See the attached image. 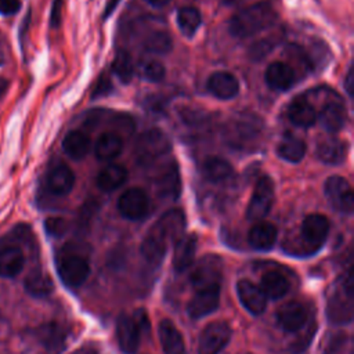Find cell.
<instances>
[{"label":"cell","instance_id":"43","mask_svg":"<svg viewBox=\"0 0 354 354\" xmlns=\"http://www.w3.org/2000/svg\"><path fill=\"white\" fill-rule=\"evenodd\" d=\"M21 1L19 0H0V14L1 15H14L19 11Z\"/></svg>","mask_w":354,"mask_h":354},{"label":"cell","instance_id":"48","mask_svg":"<svg viewBox=\"0 0 354 354\" xmlns=\"http://www.w3.org/2000/svg\"><path fill=\"white\" fill-rule=\"evenodd\" d=\"M8 86H10L8 80H7V79H3V77H0V98H3V95L7 93V90H8Z\"/></svg>","mask_w":354,"mask_h":354},{"label":"cell","instance_id":"15","mask_svg":"<svg viewBox=\"0 0 354 354\" xmlns=\"http://www.w3.org/2000/svg\"><path fill=\"white\" fill-rule=\"evenodd\" d=\"M277 322L285 332H299L307 322V310L299 301H288L279 307L277 313Z\"/></svg>","mask_w":354,"mask_h":354},{"label":"cell","instance_id":"11","mask_svg":"<svg viewBox=\"0 0 354 354\" xmlns=\"http://www.w3.org/2000/svg\"><path fill=\"white\" fill-rule=\"evenodd\" d=\"M220 285H210L198 289L187 306V313L191 318H202L216 311L220 304Z\"/></svg>","mask_w":354,"mask_h":354},{"label":"cell","instance_id":"10","mask_svg":"<svg viewBox=\"0 0 354 354\" xmlns=\"http://www.w3.org/2000/svg\"><path fill=\"white\" fill-rule=\"evenodd\" d=\"M300 232L301 239L308 250L315 252L324 245L329 234V220L324 214H308L301 223Z\"/></svg>","mask_w":354,"mask_h":354},{"label":"cell","instance_id":"5","mask_svg":"<svg viewBox=\"0 0 354 354\" xmlns=\"http://www.w3.org/2000/svg\"><path fill=\"white\" fill-rule=\"evenodd\" d=\"M274 199V181L268 176H261L254 185L252 198L246 207V218L250 221H261L270 213Z\"/></svg>","mask_w":354,"mask_h":354},{"label":"cell","instance_id":"51","mask_svg":"<svg viewBox=\"0 0 354 354\" xmlns=\"http://www.w3.org/2000/svg\"><path fill=\"white\" fill-rule=\"evenodd\" d=\"M3 64V55H1V53H0V65Z\"/></svg>","mask_w":354,"mask_h":354},{"label":"cell","instance_id":"12","mask_svg":"<svg viewBox=\"0 0 354 354\" xmlns=\"http://www.w3.org/2000/svg\"><path fill=\"white\" fill-rule=\"evenodd\" d=\"M261 122L250 115V116H241L238 120H231L230 126L227 127V137L232 145H245L256 140V137L261 131Z\"/></svg>","mask_w":354,"mask_h":354},{"label":"cell","instance_id":"28","mask_svg":"<svg viewBox=\"0 0 354 354\" xmlns=\"http://www.w3.org/2000/svg\"><path fill=\"white\" fill-rule=\"evenodd\" d=\"M123 151V140L115 131H104L97 138L94 145V153L100 160H112L118 158Z\"/></svg>","mask_w":354,"mask_h":354},{"label":"cell","instance_id":"19","mask_svg":"<svg viewBox=\"0 0 354 354\" xmlns=\"http://www.w3.org/2000/svg\"><path fill=\"white\" fill-rule=\"evenodd\" d=\"M347 152V144L337 137H324L317 142L315 156L326 165H340Z\"/></svg>","mask_w":354,"mask_h":354},{"label":"cell","instance_id":"31","mask_svg":"<svg viewBox=\"0 0 354 354\" xmlns=\"http://www.w3.org/2000/svg\"><path fill=\"white\" fill-rule=\"evenodd\" d=\"M90 144V138L86 133L80 130H72L65 136L62 141V148L69 158L80 160L88 153Z\"/></svg>","mask_w":354,"mask_h":354},{"label":"cell","instance_id":"32","mask_svg":"<svg viewBox=\"0 0 354 354\" xmlns=\"http://www.w3.org/2000/svg\"><path fill=\"white\" fill-rule=\"evenodd\" d=\"M260 289L267 299L277 300L286 295V292L289 289V282L281 272L271 270V271H267L261 277Z\"/></svg>","mask_w":354,"mask_h":354},{"label":"cell","instance_id":"36","mask_svg":"<svg viewBox=\"0 0 354 354\" xmlns=\"http://www.w3.org/2000/svg\"><path fill=\"white\" fill-rule=\"evenodd\" d=\"M144 47L148 53L156 55H166L173 48V40L171 36L165 30H155L145 37Z\"/></svg>","mask_w":354,"mask_h":354},{"label":"cell","instance_id":"49","mask_svg":"<svg viewBox=\"0 0 354 354\" xmlns=\"http://www.w3.org/2000/svg\"><path fill=\"white\" fill-rule=\"evenodd\" d=\"M148 4H151L152 7H163V6H166L170 0H145Z\"/></svg>","mask_w":354,"mask_h":354},{"label":"cell","instance_id":"22","mask_svg":"<svg viewBox=\"0 0 354 354\" xmlns=\"http://www.w3.org/2000/svg\"><path fill=\"white\" fill-rule=\"evenodd\" d=\"M289 120L299 127H310L317 122V111L306 95H299L289 104Z\"/></svg>","mask_w":354,"mask_h":354},{"label":"cell","instance_id":"44","mask_svg":"<svg viewBox=\"0 0 354 354\" xmlns=\"http://www.w3.org/2000/svg\"><path fill=\"white\" fill-rule=\"evenodd\" d=\"M64 0H54L50 14V25L51 28H58L61 24V11H62Z\"/></svg>","mask_w":354,"mask_h":354},{"label":"cell","instance_id":"14","mask_svg":"<svg viewBox=\"0 0 354 354\" xmlns=\"http://www.w3.org/2000/svg\"><path fill=\"white\" fill-rule=\"evenodd\" d=\"M321 127L328 133H337L343 129L347 119V112L340 97L335 93L328 102L322 106L319 115H317Z\"/></svg>","mask_w":354,"mask_h":354},{"label":"cell","instance_id":"41","mask_svg":"<svg viewBox=\"0 0 354 354\" xmlns=\"http://www.w3.org/2000/svg\"><path fill=\"white\" fill-rule=\"evenodd\" d=\"M141 73L147 80L155 83V82L163 80V77L166 75V69H165L162 62L155 61V59H149V61H147L141 65Z\"/></svg>","mask_w":354,"mask_h":354},{"label":"cell","instance_id":"40","mask_svg":"<svg viewBox=\"0 0 354 354\" xmlns=\"http://www.w3.org/2000/svg\"><path fill=\"white\" fill-rule=\"evenodd\" d=\"M275 44H277V40L272 36L254 41L249 47V57H250V59L256 61V62L261 61L263 58H266L274 50Z\"/></svg>","mask_w":354,"mask_h":354},{"label":"cell","instance_id":"24","mask_svg":"<svg viewBox=\"0 0 354 354\" xmlns=\"http://www.w3.org/2000/svg\"><path fill=\"white\" fill-rule=\"evenodd\" d=\"M158 332L163 354H185L184 339L170 319H162Z\"/></svg>","mask_w":354,"mask_h":354},{"label":"cell","instance_id":"8","mask_svg":"<svg viewBox=\"0 0 354 354\" xmlns=\"http://www.w3.org/2000/svg\"><path fill=\"white\" fill-rule=\"evenodd\" d=\"M232 330L224 321L209 324L201 333L198 340V354H220L228 344Z\"/></svg>","mask_w":354,"mask_h":354},{"label":"cell","instance_id":"38","mask_svg":"<svg viewBox=\"0 0 354 354\" xmlns=\"http://www.w3.org/2000/svg\"><path fill=\"white\" fill-rule=\"evenodd\" d=\"M40 339L48 350H58L64 344L65 330L57 324H47L40 330Z\"/></svg>","mask_w":354,"mask_h":354},{"label":"cell","instance_id":"2","mask_svg":"<svg viewBox=\"0 0 354 354\" xmlns=\"http://www.w3.org/2000/svg\"><path fill=\"white\" fill-rule=\"evenodd\" d=\"M278 19V14L270 3L260 1L248 6L234 14L228 24V30L234 37H252L268 28Z\"/></svg>","mask_w":354,"mask_h":354},{"label":"cell","instance_id":"3","mask_svg":"<svg viewBox=\"0 0 354 354\" xmlns=\"http://www.w3.org/2000/svg\"><path fill=\"white\" fill-rule=\"evenodd\" d=\"M354 295H353V275L348 270L342 274L329 288L326 297V317L330 324L343 325L353 319Z\"/></svg>","mask_w":354,"mask_h":354},{"label":"cell","instance_id":"16","mask_svg":"<svg viewBox=\"0 0 354 354\" xmlns=\"http://www.w3.org/2000/svg\"><path fill=\"white\" fill-rule=\"evenodd\" d=\"M116 339L120 350L124 354H133L140 344V328L134 318L127 314H120L116 321Z\"/></svg>","mask_w":354,"mask_h":354},{"label":"cell","instance_id":"39","mask_svg":"<svg viewBox=\"0 0 354 354\" xmlns=\"http://www.w3.org/2000/svg\"><path fill=\"white\" fill-rule=\"evenodd\" d=\"M321 354H353L350 336L346 333H336L330 336Z\"/></svg>","mask_w":354,"mask_h":354},{"label":"cell","instance_id":"46","mask_svg":"<svg viewBox=\"0 0 354 354\" xmlns=\"http://www.w3.org/2000/svg\"><path fill=\"white\" fill-rule=\"evenodd\" d=\"M353 86H354V72H353V68L350 66L347 75H346V79H344V87H346V91L350 97H353Z\"/></svg>","mask_w":354,"mask_h":354},{"label":"cell","instance_id":"27","mask_svg":"<svg viewBox=\"0 0 354 354\" xmlns=\"http://www.w3.org/2000/svg\"><path fill=\"white\" fill-rule=\"evenodd\" d=\"M278 231L274 224L267 221H257L248 234V241L252 248L257 250H270L277 241Z\"/></svg>","mask_w":354,"mask_h":354},{"label":"cell","instance_id":"9","mask_svg":"<svg viewBox=\"0 0 354 354\" xmlns=\"http://www.w3.org/2000/svg\"><path fill=\"white\" fill-rule=\"evenodd\" d=\"M149 198L144 189L133 187L126 189L118 199V210L127 220H141L149 212Z\"/></svg>","mask_w":354,"mask_h":354},{"label":"cell","instance_id":"42","mask_svg":"<svg viewBox=\"0 0 354 354\" xmlns=\"http://www.w3.org/2000/svg\"><path fill=\"white\" fill-rule=\"evenodd\" d=\"M44 228L48 235L51 236H62L66 232L68 224L61 217H48L44 221Z\"/></svg>","mask_w":354,"mask_h":354},{"label":"cell","instance_id":"47","mask_svg":"<svg viewBox=\"0 0 354 354\" xmlns=\"http://www.w3.org/2000/svg\"><path fill=\"white\" fill-rule=\"evenodd\" d=\"M72 354H98V351L91 346H84V347L75 350Z\"/></svg>","mask_w":354,"mask_h":354},{"label":"cell","instance_id":"20","mask_svg":"<svg viewBox=\"0 0 354 354\" xmlns=\"http://www.w3.org/2000/svg\"><path fill=\"white\" fill-rule=\"evenodd\" d=\"M196 243H198V239H196L195 234L183 235L174 242L173 267L176 271L183 272L191 267V264L195 259Z\"/></svg>","mask_w":354,"mask_h":354},{"label":"cell","instance_id":"21","mask_svg":"<svg viewBox=\"0 0 354 354\" xmlns=\"http://www.w3.org/2000/svg\"><path fill=\"white\" fill-rule=\"evenodd\" d=\"M47 188L54 195H66L75 185L73 171L64 163L53 166L47 174Z\"/></svg>","mask_w":354,"mask_h":354},{"label":"cell","instance_id":"4","mask_svg":"<svg viewBox=\"0 0 354 354\" xmlns=\"http://www.w3.org/2000/svg\"><path fill=\"white\" fill-rule=\"evenodd\" d=\"M170 149L171 144L167 136L159 129H149L138 137L134 147V155L140 165L148 166L169 153Z\"/></svg>","mask_w":354,"mask_h":354},{"label":"cell","instance_id":"23","mask_svg":"<svg viewBox=\"0 0 354 354\" xmlns=\"http://www.w3.org/2000/svg\"><path fill=\"white\" fill-rule=\"evenodd\" d=\"M207 90L220 100H231L239 93V83L228 72H214L207 80Z\"/></svg>","mask_w":354,"mask_h":354},{"label":"cell","instance_id":"13","mask_svg":"<svg viewBox=\"0 0 354 354\" xmlns=\"http://www.w3.org/2000/svg\"><path fill=\"white\" fill-rule=\"evenodd\" d=\"M221 279V259L214 254L205 256L191 274V282L196 289L220 285Z\"/></svg>","mask_w":354,"mask_h":354},{"label":"cell","instance_id":"17","mask_svg":"<svg viewBox=\"0 0 354 354\" xmlns=\"http://www.w3.org/2000/svg\"><path fill=\"white\" fill-rule=\"evenodd\" d=\"M236 293L241 304L253 315L261 314L267 307V297L261 292L260 286L254 285L249 279H241L236 283Z\"/></svg>","mask_w":354,"mask_h":354},{"label":"cell","instance_id":"1","mask_svg":"<svg viewBox=\"0 0 354 354\" xmlns=\"http://www.w3.org/2000/svg\"><path fill=\"white\" fill-rule=\"evenodd\" d=\"M185 230V214L181 209H170L163 213L149 228L141 242V254L149 263L163 260L170 243H174Z\"/></svg>","mask_w":354,"mask_h":354},{"label":"cell","instance_id":"35","mask_svg":"<svg viewBox=\"0 0 354 354\" xmlns=\"http://www.w3.org/2000/svg\"><path fill=\"white\" fill-rule=\"evenodd\" d=\"M201 22H202L201 12L198 11V8L192 6L181 7L177 11V25L181 33L187 37H192L196 33V30L201 26Z\"/></svg>","mask_w":354,"mask_h":354},{"label":"cell","instance_id":"29","mask_svg":"<svg viewBox=\"0 0 354 354\" xmlns=\"http://www.w3.org/2000/svg\"><path fill=\"white\" fill-rule=\"evenodd\" d=\"M129 177V171L124 166L111 163L105 166L97 176V187L104 192H111L122 187Z\"/></svg>","mask_w":354,"mask_h":354},{"label":"cell","instance_id":"37","mask_svg":"<svg viewBox=\"0 0 354 354\" xmlns=\"http://www.w3.org/2000/svg\"><path fill=\"white\" fill-rule=\"evenodd\" d=\"M112 69L113 73L118 76V79L127 84L130 83V80L133 79L134 75V65H133V59L131 55L126 51V50H120L118 51L113 64H112Z\"/></svg>","mask_w":354,"mask_h":354},{"label":"cell","instance_id":"30","mask_svg":"<svg viewBox=\"0 0 354 354\" xmlns=\"http://www.w3.org/2000/svg\"><path fill=\"white\" fill-rule=\"evenodd\" d=\"M203 176L214 184H221L230 181L234 177V169L228 160L220 156H209L205 159L203 166Z\"/></svg>","mask_w":354,"mask_h":354},{"label":"cell","instance_id":"7","mask_svg":"<svg viewBox=\"0 0 354 354\" xmlns=\"http://www.w3.org/2000/svg\"><path fill=\"white\" fill-rule=\"evenodd\" d=\"M58 275L69 288L80 286L90 274L88 261L77 253H66L58 260Z\"/></svg>","mask_w":354,"mask_h":354},{"label":"cell","instance_id":"50","mask_svg":"<svg viewBox=\"0 0 354 354\" xmlns=\"http://www.w3.org/2000/svg\"><path fill=\"white\" fill-rule=\"evenodd\" d=\"M118 3H119V0H111L109 3H108V6H106V10H105V18L115 10V7L118 6Z\"/></svg>","mask_w":354,"mask_h":354},{"label":"cell","instance_id":"6","mask_svg":"<svg viewBox=\"0 0 354 354\" xmlns=\"http://www.w3.org/2000/svg\"><path fill=\"white\" fill-rule=\"evenodd\" d=\"M324 194L329 205L343 213L351 214L354 209V192L350 183L342 176H330L324 184Z\"/></svg>","mask_w":354,"mask_h":354},{"label":"cell","instance_id":"34","mask_svg":"<svg viewBox=\"0 0 354 354\" xmlns=\"http://www.w3.org/2000/svg\"><path fill=\"white\" fill-rule=\"evenodd\" d=\"M277 153L279 158H282L286 162L297 163L306 155V144L303 140H300L297 137L286 136L279 142V145L277 148Z\"/></svg>","mask_w":354,"mask_h":354},{"label":"cell","instance_id":"18","mask_svg":"<svg viewBox=\"0 0 354 354\" xmlns=\"http://www.w3.org/2000/svg\"><path fill=\"white\" fill-rule=\"evenodd\" d=\"M295 79H296V75L293 68L289 64L281 62V61L270 64L264 75V80L267 86L275 91L289 90L293 86Z\"/></svg>","mask_w":354,"mask_h":354},{"label":"cell","instance_id":"26","mask_svg":"<svg viewBox=\"0 0 354 354\" xmlns=\"http://www.w3.org/2000/svg\"><path fill=\"white\" fill-rule=\"evenodd\" d=\"M25 264L22 250L15 245H7L0 249V277H17Z\"/></svg>","mask_w":354,"mask_h":354},{"label":"cell","instance_id":"25","mask_svg":"<svg viewBox=\"0 0 354 354\" xmlns=\"http://www.w3.org/2000/svg\"><path fill=\"white\" fill-rule=\"evenodd\" d=\"M156 189L158 194L166 199H177L180 196L181 189V181H180V173L178 166L176 162H171L166 169L158 176L156 181Z\"/></svg>","mask_w":354,"mask_h":354},{"label":"cell","instance_id":"33","mask_svg":"<svg viewBox=\"0 0 354 354\" xmlns=\"http://www.w3.org/2000/svg\"><path fill=\"white\" fill-rule=\"evenodd\" d=\"M25 289L33 297H44L54 289L53 279L41 270H33L25 278Z\"/></svg>","mask_w":354,"mask_h":354},{"label":"cell","instance_id":"45","mask_svg":"<svg viewBox=\"0 0 354 354\" xmlns=\"http://www.w3.org/2000/svg\"><path fill=\"white\" fill-rule=\"evenodd\" d=\"M112 90V84H111V80L106 77V76H102L93 93V97H101V95H105L108 94L109 91Z\"/></svg>","mask_w":354,"mask_h":354}]
</instances>
